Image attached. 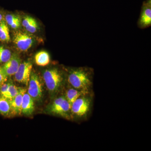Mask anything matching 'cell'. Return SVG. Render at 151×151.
<instances>
[{"instance_id": "1", "label": "cell", "mask_w": 151, "mask_h": 151, "mask_svg": "<svg viewBox=\"0 0 151 151\" xmlns=\"http://www.w3.org/2000/svg\"><path fill=\"white\" fill-rule=\"evenodd\" d=\"M93 69L90 68H78L70 70L67 81L72 87L78 90L93 92Z\"/></svg>"}, {"instance_id": "2", "label": "cell", "mask_w": 151, "mask_h": 151, "mask_svg": "<svg viewBox=\"0 0 151 151\" xmlns=\"http://www.w3.org/2000/svg\"><path fill=\"white\" fill-rule=\"evenodd\" d=\"M93 94H87L79 97L71 106V119L73 117L80 120L88 119L93 106Z\"/></svg>"}, {"instance_id": "3", "label": "cell", "mask_w": 151, "mask_h": 151, "mask_svg": "<svg viewBox=\"0 0 151 151\" xmlns=\"http://www.w3.org/2000/svg\"><path fill=\"white\" fill-rule=\"evenodd\" d=\"M43 78L47 89L52 92H58L63 82L62 73L57 68L47 70L43 73Z\"/></svg>"}, {"instance_id": "4", "label": "cell", "mask_w": 151, "mask_h": 151, "mask_svg": "<svg viewBox=\"0 0 151 151\" xmlns=\"http://www.w3.org/2000/svg\"><path fill=\"white\" fill-rule=\"evenodd\" d=\"M71 105L66 100L64 95L57 97L50 105V113L68 119H71Z\"/></svg>"}, {"instance_id": "5", "label": "cell", "mask_w": 151, "mask_h": 151, "mask_svg": "<svg viewBox=\"0 0 151 151\" xmlns=\"http://www.w3.org/2000/svg\"><path fill=\"white\" fill-rule=\"evenodd\" d=\"M32 68V64L29 61L20 63L14 74L16 81L26 85H28Z\"/></svg>"}, {"instance_id": "6", "label": "cell", "mask_w": 151, "mask_h": 151, "mask_svg": "<svg viewBox=\"0 0 151 151\" xmlns=\"http://www.w3.org/2000/svg\"><path fill=\"white\" fill-rule=\"evenodd\" d=\"M27 93L34 100H40L42 96V85L38 76L35 73L31 74Z\"/></svg>"}, {"instance_id": "7", "label": "cell", "mask_w": 151, "mask_h": 151, "mask_svg": "<svg viewBox=\"0 0 151 151\" xmlns=\"http://www.w3.org/2000/svg\"><path fill=\"white\" fill-rule=\"evenodd\" d=\"M14 42L21 51H27L32 46L33 40L30 36L25 33L17 32L15 34Z\"/></svg>"}, {"instance_id": "8", "label": "cell", "mask_w": 151, "mask_h": 151, "mask_svg": "<svg viewBox=\"0 0 151 151\" xmlns=\"http://www.w3.org/2000/svg\"><path fill=\"white\" fill-rule=\"evenodd\" d=\"M151 24V1L148 0L143 5L139 21L140 27L144 28Z\"/></svg>"}, {"instance_id": "9", "label": "cell", "mask_w": 151, "mask_h": 151, "mask_svg": "<svg viewBox=\"0 0 151 151\" xmlns=\"http://www.w3.org/2000/svg\"><path fill=\"white\" fill-rule=\"evenodd\" d=\"M21 60L17 55H12L10 59L5 63L2 69L7 76L14 75L20 64Z\"/></svg>"}, {"instance_id": "10", "label": "cell", "mask_w": 151, "mask_h": 151, "mask_svg": "<svg viewBox=\"0 0 151 151\" xmlns=\"http://www.w3.org/2000/svg\"><path fill=\"white\" fill-rule=\"evenodd\" d=\"M26 92V89L24 88H20L18 94L9 100L12 113L14 115H19L22 113L23 97Z\"/></svg>"}, {"instance_id": "11", "label": "cell", "mask_w": 151, "mask_h": 151, "mask_svg": "<svg viewBox=\"0 0 151 151\" xmlns=\"http://www.w3.org/2000/svg\"><path fill=\"white\" fill-rule=\"evenodd\" d=\"M33 99L26 92L23 97L22 105V113L26 116L31 115L34 111Z\"/></svg>"}, {"instance_id": "12", "label": "cell", "mask_w": 151, "mask_h": 151, "mask_svg": "<svg viewBox=\"0 0 151 151\" xmlns=\"http://www.w3.org/2000/svg\"><path fill=\"white\" fill-rule=\"evenodd\" d=\"M92 94H93V92H85V91L78 90V89H74L73 87H71L66 90L65 95L64 96L71 106L73 102L79 97L84 95Z\"/></svg>"}, {"instance_id": "13", "label": "cell", "mask_w": 151, "mask_h": 151, "mask_svg": "<svg viewBox=\"0 0 151 151\" xmlns=\"http://www.w3.org/2000/svg\"><path fill=\"white\" fill-rule=\"evenodd\" d=\"M36 63L40 66L47 65L50 61V57L47 52L42 51L38 52L35 56Z\"/></svg>"}, {"instance_id": "14", "label": "cell", "mask_w": 151, "mask_h": 151, "mask_svg": "<svg viewBox=\"0 0 151 151\" xmlns=\"http://www.w3.org/2000/svg\"><path fill=\"white\" fill-rule=\"evenodd\" d=\"M12 113L9 100L2 97L0 98V114L8 116Z\"/></svg>"}, {"instance_id": "15", "label": "cell", "mask_w": 151, "mask_h": 151, "mask_svg": "<svg viewBox=\"0 0 151 151\" xmlns=\"http://www.w3.org/2000/svg\"><path fill=\"white\" fill-rule=\"evenodd\" d=\"M10 40L9 30L4 21L0 22V41L9 42Z\"/></svg>"}, {"instance_id": "16", "label": "cell", "mask_w": 151, "mask_h": 151, "mask_svg": "<svg viewBox=\"0 0 151 151\" xmlns=\"http://www.w3.org/2000/svg\"><path fill=\"white\" fill-rule=\"evenodd\" d=\"M12 55L9 50L0 46V63H6L10 59Z\"/></svg>"}, {"instance_id": "17", "label": "cell", "mask_w": 151, "mask_h": 151, "mask_svg": "<svg viewBox=\"0 0 151 151\" xmlns=\"http://www.w3.org/2000/svg\"><path fill=\"white\" fill-rule=\"evenodd\" d=\"M19 88L12 84H10L7 93L5 96L4 98L11 100L13 99L18 94Z\"/></svg>"}, {"instance_id": "18", "label": "cell", "mask_w": 151, "mask_h": 151, "mask_svg": "<svg viewBox=\"0 0 151 151\" xmlns=\"http://www.w3.org/2000/svg\"><path fill=\"white\" fill-rule=\"evenodd\" d=\"M5 19L7 23L10 26L17 22L20 21L19 17L14 14L7 15L6 16Z\"/></svg>"}, {"instance_id": "19", "label": "cell", "mask_w": 151, "mask_h": 151, "mask_svg": "<svg viewBox=\"0 0 151 151\" xmlns=\"http://www.w3.org/2000/svg\"><path fill=\"white\" fill-rule=\"evenodd\" d=\"M27 31L31 33H35L38 29V24L35 19L25 27Z\"/></svg>"}, {"instance_id": "20", "label": "cell", "mask_w": 151, "mask_h": 151, "mask_svg": "<svg viewBox=\"0 0 151 151\" xmlns=\"http://www.w3.org/2000/svg\"><path fill=\"white\" fill-rule=\"evenodd\" d=\"M10 83H6V84H3L1 86V88H0V93H1V95L2 97H4L6 96L8 91Z\"/></svg>"}, {"instance_id": "21", "label": "cell", "mask_w": 151, "mask_h": 151, "mask_svg": "<svg viewBox=\"0 0 151 151\" xmlns=\"http://www.w3.org/2000/svg\"><path fill=\"white\" fill-rule=\"evenodd\" d=\"M35 19L32 17L27 16L24 17L23 20L22 21V24L24 27L25 28L30 23H31Z\"/></svg>"}, {"instance_id": "22", "label": "cell", "mask_w": 151, "mask_h": 151, "mask_svg": "<svg viewBox=\"0 0 151 151\" xmlns=\"http://www.w3.org/2000/svg\"><path fill=\"white\" fill-rule=\"evenodd\" d=\"M7 76L5 74L1 68H0V85L4 84L7 80Z\"/></svg>"}, {"instance_id": "23", "label": "cell", "mask_w": 151, "mask_h": 151, "mask_svg": "<svg viewBox=\"0 0 151 151\" xmlns=\"http://www.w3.org/2000/svg\"><path fill=\"white\" fill-rule=\"evenodd\" d=\"M21 25V22L18 21L17 22H16L14 23L13 24L11 25L10 26L13 29H16L18 28L19 27H20Z\"/></svg>"}, {"instance_id": "24", "label": "cell", "mask_w": 151, "mask_h": 151, "mask_svg": "<svg viewBox=\"0 0 151 151\" xmlns=\"http://www.w3.org/2000/svg\"><path fill=\"white\" fill-rule=\"evenodd\" d=\"M3 19V16L1 14V13H0V22Z\"/></svg>"}]
</instances>
